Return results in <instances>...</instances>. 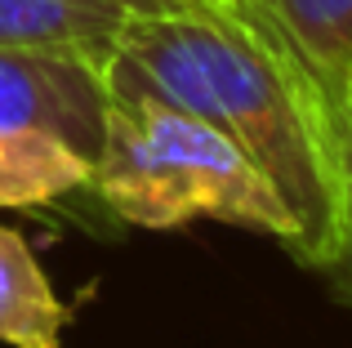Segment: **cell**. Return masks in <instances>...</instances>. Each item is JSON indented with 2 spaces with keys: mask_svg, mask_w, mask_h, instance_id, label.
<instances>
[{
  "mask_svg": "<svg viewBox=\"0 0 352 348\" xmlns=\"http://www.w3.org/2000/svg\"><path fill=\"white\" fill-rule=\"evenodd\" d=\"M94 197V166L45 130L0 125V210H50Z\"/></svg>",
  "mask_w": 352,
  "mask_h": 348,
  "instance_id": "cell-4",
  "label": "cell"
},
{
  "mask_svg": "<svg viewBox=\"0 0 352 348\" xmlns=\"http://www.w3.org/2000/svg\"><path fill=\"white\" fill-rule=\"evenodd\" d=\"M112 5L129 9V14H170V9H188L197 0H112Z\"/></svg>",
  "mask_w": 352,
  "mask_h": 348,
  "instance_id": "cell-9",
  "label": "cell"
},
{
  "mask_svg": "<svg viewBox=\"0 0 352 348\" xmlns=\"http://www.w3.org/2000/svg\"><path fill=\"white\" fill-rule=\"evenodd\" d=\"M94 201L129 228L179 232L197 219L250 228L290 254L281 197L214 125L134 85L107 80V121L94 157Z\"/></svg>",
  "mask_w": 352,
  "mask_h": 348,
  "instance_id": "cell-2",
  "label": "cell"
},
{
  "mask_svg": "<svg viewBox=\"0 0 352 348\" xmlns=\"http://www.w3.org/2000/svg\"><path fill=\"white\" fill-rule=\"evenodd\" d=\"M107 80L147 89L236 143L290 215V259L326 272L344 219L335 112L290 41L250 0L129 14Z\"/></svg>",
  "mask_w": 352,
  "mask_h": 348,
  "instance_id": "cell-1",
  "label": "cell"
},
{
  "mask_svg": "<svg viewBox=\"0 0 352 348\" xmlns=\"http://www.w3.org/2000/svg\"><path fill=\"white\" fill-rule=\"evenodd\" d=\"M72 308L45 277L32 241L0 224V344L5 348H67Z\"/></svg>",
  "mask_w": 352,
  "mask_h": 348,
  "instance_id": "cell-5",
  "label": "cell"
},
{
  "mask_svg": "<svg viewBox=\"0 0 352 348\" xmlns=\"http://www.w3.org/2000/svg\"><path fill=\"white\" fill-rule=\"evenodd\" d=\"M335 148H339V188H344V219H339V250L321 277L352 308V94L335 107Z\"/></svg>",
  "mask_w": 352,
  "mask_h": 348,
  "instance_id": "cell-8",
  "label": "cell"
},
{
  "mask_svg": "<svg viewBox=\"0 0 352 348\" xmlns=\"http://www.w3.org/2000/svg\"><path fill=\"white\" fill-rule=\"evenodd\" d=\"M107 121V63L76 50L0 45V125L45 130L94 166Z\"/></svg>",
  "mask_w": 352,
  "mask_h": 348,
  "instance_id": "cell-3",
  "label": "cell"
},
{
  "mask_svg": "<svg viewBox=\"0 0 352 348\" xmlns=\"http://www.w3.org/2000/svg\"><path fill=\"white\" fill-rule=\"evenodd\" d=\"M290 41L330 112L352 94V0H250Z\"/></svg>",
  "mask_w": 352,
  "mask_h": 348,
  "instance_id": "cell-7",
  "label": "cell"
},
{
  "mask_svg": "<svg viewBox=\"0 0 352 348\" xmlns=\"http://www.w3.org/2000/svg\"><path fill=\"white\" fill-rule=\"evenodd\" d=\"M129 9L112 0H0V45L5 50H76L112 58Z\"/></svg>",
  "mask_w": 352,
  "mask_h": 348,
  "instance_id": "cell-6",
  "label": "cell"
}]
</instances>
